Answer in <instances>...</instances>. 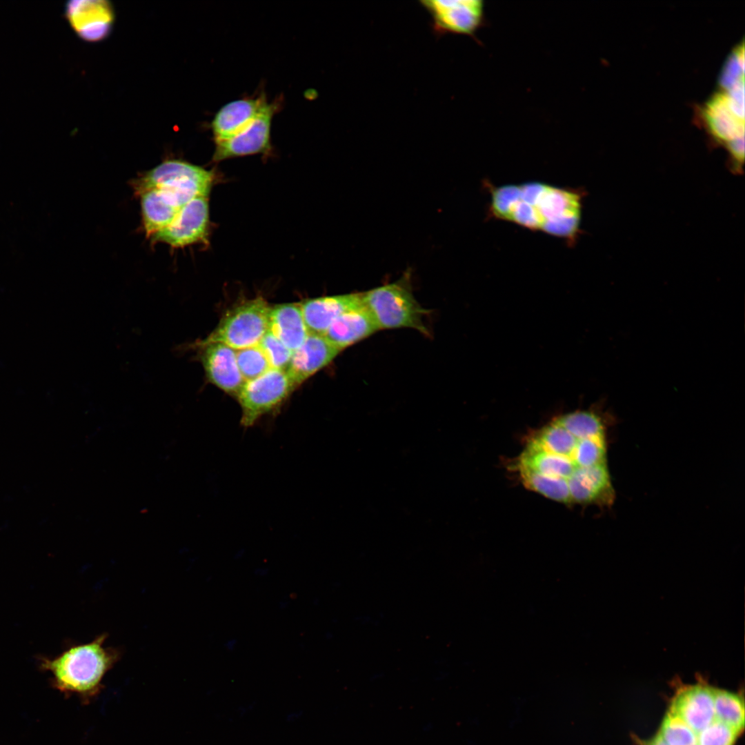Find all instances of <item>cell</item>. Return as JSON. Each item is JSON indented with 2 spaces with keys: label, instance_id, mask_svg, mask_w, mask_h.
<instances>
[{
  "label": "cell",
  "instance_id": "cell-1",
  "mask_svg": "<svg viewBox=\"0 0 745 745\" xmlns=\"http://www.w3.org/2000/svg\"><path fill=\"white\" fill-rule=\"evenodd\" d=\"M613 420L597 406L559 415L530 433L510 469L526 488L552 501L610 508L615 491L607 431Z\"/></svg>",
  "mask_w": 745,
  "mask_h": 745
},
{
  "label": "cell",
  "instance_id": "cell-9",
  "mask_svg": "<svg viewBox=\"0 0 745 745\" xmlns=\"http://www.w3.org/2000/svg\"><path fill=\"white\" fill-rule=\"evenodd\" d=\"M277 107V103H270L259 116L237 134L215 141L213 160L219 161L237 157L269 153L271 150L272 119Z\"/></svg>",
  "mask_w": 745,
  "mask_h": 745
},
{
  "label": "cell",
  "instance_id": "cell-3",
  "mask_svg": "<svg viewBox=\"0 0 745 745\" xmlns=\"http://www.w3.org/2000/svg\"><path fill=\"white\" fill-rule=\"evenodd\" d=\"M107 635L74 645L54 659H45L43 667L52 675L55 687L89 702L101 693L106 675L121 657L120 651L106 646Z\"/></svg>",
  "mask_w": 745,
  "mask_h": 745
},
{
  "label": "cell",
  "instance_id": "cell-5",
  "mask_svg": "<svg viewBox=\"0 0 745 745\" xmlns=\"http://www.w3.org/2000/svg\"><path fill=\"white\" fill-rule=\"evenodd\" d=\"M215 179L212 170L179 160H167L134 180L132 187L138 195L150 189L160 190L182 208L196 197L208 196Z\"/></svg>",
  "mask_w": 745,
  "mask_h": 745
},
{
  "label": "cell",
  "instance_id": "cell-7",
  "mask_svg": "<svg viewBox=\"0 0 745 745\" xmlns=\"http://www.w3.org/2000/svg\"><path fill=\"white\" fill-rule=\"evenodd\" d=\"M295 389L285 370L270 368L259 377L245 381L236 395L241 409V424L246 428L253 426L280 406Z\"/></svg>",
  "mask_w": 745,
  "mask_h": 745
},
{
  "label": "cell",
  "instance_id": "cell-28",
  "mask_svg": "<svg viewBox=\"0 0 745 745\" xmlns=\"http://www.w3.org/2000/svg\"><path fill=\"white\" fill-rule=\"evenodd\" d=\"M254 706H255L254 703H251V704H250L249 705H247V706H240L238 708V713L241 717L244 716L245 715H246L248 713V711H250L253 708Z\"/></svg>",
  "mask_w": 745,
  "mask_h": 745
},
{
  "label": "cell",
  "instance_id": "cell-18",
  "mask_svg": "<svg viewBox=\"0 0 745 745\" xmlns=\"http://www.w3.org/2000/svg\"><path fill=\"white\" fill-rule=\"evenodd\" d=\"M378 330L372 317L361 303L339 316L324 335L332 345L342 350Z\"/></svg>",
  "mask_w": 745,
  "mask_h": 745
},
{
  "label": "cell",
  "instance_id": "cell-29",
  "mask_svg": "<svg viewBox=\"0 0 745 745\" xmlns=\"http://www.w3.org/2000/svg\"><path fill=\"white\" fill-rule=\"evenodd\" d=\"M237 643V639H230L226 642L224 646L228 650L232 651L235 648Z\"/></svg>",
  "mask_w": 745,
  "mask_h": 745
},
{
  "label": "cell",
  "instance_id": "cell-31",
  "mask_svg": "<svg viewBox=\"0 0 745 745\" xmlns=\"http://www.w3.org/2000/svg\"><path fill=\"white\" fill-rule=\"evenodd\" d=\"M432 728H433V726H432V724H425V725H424V726L423 727V730H424V731H425V732H428V731H430V730H431Z\"/></svg>",
  "mask_w": 745,
  "mask_h": 745
},
{
  "label": "cell",
  "instance_id": "cell-10",
  "mask_svg": "<svg viewBox=\"0 0 745 745\" xmlns=\"http://www.w3.org/2000/svg\"><path fill=\"white\" fill-rule=\"evenodd\" d=\"M439 33L474 34L484 21V5L479 0L423 1Z\"/></svg>",
  "mask_w": 745,
  "mask_h": 745
},
{
  "label": "cell",
  "instance_id": "cell-23",
  "mask_svg": "<svg viewBox=\"0 0 745 745\" xmlns=\"http://www.w3.org/2000/svg\"><path fill=\"white\" fill-rule=\"evenodd\" d=\"M235 352L239 369L245 381L259 377L271 368L259 345L235 350Z\"/></svg>",
  "mask_w": 745,
  "mask_h": 745
},
{
  "label": "cell",
  "instance_id": "cell-15",
  "mask_svg": "<svg viewBox=\"0 0 745 745\" xmlns=\"http://www.w3.org/2000/svg\"><path fill=\"white\" fill-rule=\"evenodd\" d=\"M341 351L324 335L309 333L303 344L292 352L286 369L295 388L330 364Z\"/></svg>",
  "mask_w": 745,
  "mask_h": 745
},
{
  "label": "cell",
  "instance_id": "cell-19",
  "mask_svg": "<svg viewBox=\"0 0 745 745\" xmlns=\"http://www.w3.org/2000/svg\"><path fill=\"white\" fill-rule=\"evenodd\" d=\"M268 331L292 352L309 335L299 304L289 303L270 308Z\"/></svg>",
  "mask_w": 745,
  "mask_h": 745
},
{
  "label": "cell",
  "instance_id": "cell-8",
  "mask_svg": "<svg viewBox=\"0 0 745 745\" xmlns=\"http://www.w3.org/2000/svg\"><path fill=\"white\" fill-rule=\"evenodd\" d=\"M744 98L742 90H724L715 95L702 110L710 132L727 147L744 139Z\"/></svg>",
  "mask_w": 745,
  "mask_h": 745
},
{
  "label": "cell",
  "instance_id": "cell-14",
  "mask_svg": "<svg viewBox=\"0 0 745 745\" xmlns=\"http://www.w3.org/2000/svg\"><path fill=\"white\" fill-rule=\"evenodd\" d=\"M65 11L71 27L84 41H101L111 32L115 14L112 6L108 1H70L66 3Z\"/></svg>",
  "mask_w": 745,
  "mask_h": 745
},
{
  "label": "cell",
  "instance_id": "cell-11",
  "mask_svg": "<svg viewBox=\"0 0 745 745\" xmlns=\"http://www.w3.org/2000/svg\"><path fill=\"white\" fill-rule=\"evenodd\" d=\"M208 228V196H201L183 206L169 226L150 237L155 242L180 248L203 241Z\"/></svg>",
  "mask_w": 745,
  "mask_h": 745
},
{
  "label": "cell",
  "instance_id": "cell-27",
  "mask_svg": "<svg viewBox=\"0 0 745 745\" xmlns=\"http://www.w3.org/2000/svg\"><path fill=\"white\" fill-rule=\"evenodd\" d=\"M642 745H668L660 736L659 733L650 739L644 742Z\"/></svg>",
  "mask_w": 745,
  "mask_h": 745
},
{
  "label": "cell",
  "instance_id": "cell-12",
  "mask_svg": "<svg viewBox=\"0 0 745 745\" xmlns=\"http://www.w3.org/2000/svg\"><path fill=\"white\" fill-rule=\"evenodd\" d=\"M190 348L198 350V357L208 381L236 397L245 380L237 365L235 350L221 343H193Z\"/></svg>",
  "mask_w": 745,
  "mask_h": 745
},
{
  "label": "cell",
  "instance_id": "cell-13",
  "mask_svg": "<svg viewBox=\"0 0 745 745\" xmlns=\"http://www.w3.org/2000/svg\"><path fill=\"white\" fill-rule=\"evenodd\" d=\"M714 689L708 684L684 685L677 689L669 711L678 716L698 735L716 718Z\"/></svg>",
  "mask_w": 745,
  "mask_h": 745
},
{
  "label": "cell",
  "instance_id": "cell-22",
  "mask_svg": "<svg viewBox=\"0 0 745 745\" xmlns=\"http://www.w3.org/2000/svg\"><path fill=\"white\" fill-rule=\"evenodd\" d=\"M658 733L668 745H698V735L669 711L662 720Z\"/></svg>",
  "mask_w": 745,
  "mask_h": 745
},
{
  "label": "cell",
  "instance_id": "cell-20",
  "mask_svg": "<svg viewBox=\"0 0 745 745\" xmlns=\"http://www.w3.org/2000/svg\"><path fill=\"white\" fill-rule=\"evenodd\" d=\"M143 223L150 237L169 226L181 208L158 189H150L140 194Z\"/></svg>",
  "mask_w": 745,
  "mask_h": 745
},
{
  "label": "cell",
  "instance_id": "cell-4",
  "mask_svg": "<svg viewBox=\"0 0 745 745\" xmlns=\"http://www.w3.org/2000/svg\"><path fill=\"white\" fill-rule=\"evenodd\" d=\"M361 300L379 330L411 328L429 335L424 319L430 310L415 298L409 272L393 283L361 292Z\"/></svg>",
  "mask_w": 745,
  "mask_h": 745
},
{
  "label": "cell",
  "instance_id": "cell-16",
  "mask_svg": "<svg viewBox=\"0 0 745 745\" xmlns=\"http://www.w3.org/2000/svg\"><path fill=\"white\" fill-rule=\"evenodd\" d=\"M361 303V292H356L309 299L299 304L308 333L324 335L339 316Z\"/></svg>",
  "mask_w": 745,
  "mask_h": 745
},
{
  "label": "cell",
  "instance_id": "cell-25",
  "mask_svg": "<svg viewBox=\"0 0 745 745\" xmlns=\"http://www.w3.org/2000/svg\"><path fill=\"white\" fill-rule=\"evenodd\" d=\"M739 734L716 717L713 722L699 733L698 745H733Z\"/></svg>",
  "mask_w": 745,
  "mask_h": 745
},
{
  "label": "cell",
  "instance_id": "cell-26",
  "mask_svg": "<svg viewBox=\"0 0 745 745\" xmlns=\"http://www.w3.org/2000/svg\"><path fill=\"white\" fill-rule=\"evenodd\" d=\"M303 714L304 713L301 710L292 711L287 714L286 721L288 723H295L302 717Z\"/></svg>",
  "mask_w": 745,
  "mask_h": 745
},
{
  "label": "cell",
  "instance_id": "cell-24",
  "mask_svg": "<svg viewBox=\"0 0 745 745\" xmlns=\"http://www.w3.org/2000/svg\"><path fill=\"white\" fill-rule=\"evenodd\" d=\"M258 345L264 353L271 368L286 370L292 355V350L269 331L265 334Z\"/></svg>",
  "mask_w": 745,
  "mask_h": 745
},
{
  "label": "cell",
  "instance_id": "cell-21",
  "mask_svg": "<svg viewBox=\"0 0 745 745\" xmlns=\"http://www.w3.org/2000/svg\"><path fill=\"white\" fill-rule=\"evenodd\" d=\"M714 704L717 718L740 733L744 727L743 697L739 694L715 688Z\"/></svg>",
  "mask_w": 745,
  "mask_h": 745
},
{
  "label": "cell",
  "instance_id": "cell-6",
  "mask_svg": "<svg viewBox=\"0 0 745 745\" xmlns=\"http://www.w3.org/2000/svg\"><path fill=\"white\" fill-rule=\"evenodd\" d=\"M270 308L262 297L242 301L228 310L206 338L194 343H221L234 350L257 346L268 331Z\"/></svg>",
  "mask_w": 745,
  "mask_h": 745
},
{
  "label": "cell",
  "instance_id": "cell-17",
  "mask_svg": "<svg viewBox=\"0 0 745 745\" xmlns=\"http://www.w3.org/2000/svg\"><path fill=\"white\" fill-rule=\"evenodd\" d=\"M266 95L235 100L222 106L215 114L211 129L215 141L225 139L241 130L269 105Z\"/></svg>",
  "mask_w": 745,
  "mask_h": 745
},
{
  "label": "cell",
  "instance_id": "cell-30",
  "mask_svg": "<svg viewBox=\"0 0 745 745\" xmlns=\"http://www.w3.org/2000/svg\"><path fill=\"white\" fill-rule=\"evenodd\" d=\"M255 575L259 577H264L268 573V569L264 568H259L255 570Z\"/></svg>",
  "mask_w": 745,
  "mask_h": 745
},
{
  "label": "cell",
  "instance_id": "cell-2",
  "mask_svg": "<svg viewBox=\"0 0 745 745\" xmlns=\"http://www.w3.org/2000/svg\"><path fill=\"white\" fill-rule=\"evenodd\" d=\"M488 211L498 219L573 243L580 232L583 194L579 189L528 182L486 186Z\"/></svg>",
  "mask_w": 745,
  "mask_h": 745
}]
</instances>
